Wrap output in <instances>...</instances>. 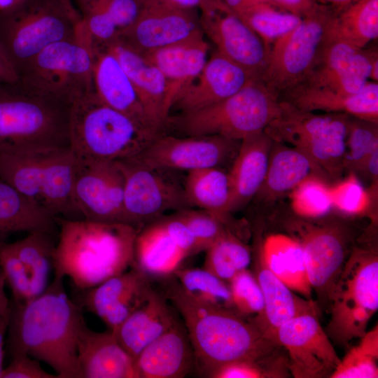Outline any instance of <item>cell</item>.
Masks as SVG:
<instances>
[{
    "label": "cell",
    "mask_w": 378,
    "mask_h": 378,
    "mask_svg": "<svg viewBox=\"0 0 378 378\" xmlns=\"http://www.w3.org/2000/svg\"><path fill=\"white\" fill-rule=\"evenodd\" d=\"M55 275L45 291L22 304L10 303L8 347L49 365L59 378H79L78 337L85 322L82 308Z\"/></svg>",
    "instance_id": "obj_1"
},
{
    "label": "cell",
    "mask_w": 378,
    "mask_h": 378,
    "mask_svg": "<svg viewBox=\"0 0 378 378\" xmlns=\"http://www.w3.org/2000/svg\"><path fill=\"white\" fill-rule=\"evenodd\" d=\"M163 293L183 318L195 366L201 374L209 377L218 367L233 361L258 363L273 350L276 342L255 324L234 312L195 300L174 276L164 284Z\"/></svg>",
    "instance_id": "obj_2"
},
{
    "label": "cell",
    "mask_w": 378,
    "mask_h": 378,
    "mask_svg": "<svg viewBox=\"0 0 378 378\" xmlns=\"http://www.w3.org/2000/svg\"><path fill=\"white\" fill-rule=\"evenodd\" d=\"M59 226L53 255L55 275L83 290L133 265L138 230L125 223L56 218Z\"/></svg>",
    "instance_id": "obj_3"
},
{
    "label": "cell",
    "mask_w": 378,
    "mask_h": 378,
    "mask_svg": "<svg viewBox=\"0 0 378 378\" xmlns=\"http://www.w3.org/2000/svg\"><path fill=\"white\" fill-rule=\"evenodd\" d=\"M70 104L0 83V150L69 147Z\"/></svg>",
    "instance_id": "obj_4"
},
{
    "label": "cell",
    "mask_w": 378,
    "mask_h": 378,
    "mask_svg": "<svg viewBox=\"0 0 378 378\" xmlns=\"http://www.w3.org/2000/svg\"><path fill=\"white\" fill-rule=\"evenodd\" d=\"M74 162L69 147L1 150L0 178L53 217L80 219L73 197Z\"/></svg>",
    "instance_id": "obj_5"
},
{
    "label": "cell",
    "mask_w": 378,
    "mask_h": 378,
    "mask_svg": "<svg viewBox=\"0 0 378 378\" xmlns=\"http://www.w3.org/2000/svg\"><path fill=\"white\" fill-rule=\"evenodd\" d=\"M158 135L105 104L94 90L71 106L69 148L77 158L106 161L130 158Z\"/></svg>",
    "instance_id": "obj_6"
},
{
    "label": "cell",
    "mask_w": 378,
    "mask_h": 378,
    "mask_svg": "<svg viewBox=\"0 0 378 378\" xmlns=\"http://www.w3.org/2000/svg\"><path fill=\"white\" fill-rule=\"evenodd\" d=\"M279 97L260 79H253L232 96L188 113L169 115L160 134L178 136L218 135L241 141L263 132L276 115Z\"/></svg>",
    "instance_id": "obj_7"
},
{
    "label": "cell",
    "mask_w": 378,
    "mask_h": 378,
    "mask_svg": "<svg viewBox=\"0 0 378 378\" xmlns=\"http://www.w3.org/2000/svg\"><path fill=\"white\" fill-rule=\"evenodd\" d=\"M81 13L74 0H27L0 12V44L19 70L48 46L80 40Z\"/></svg>",
    "instance_id": "obj_8"
},
{
    "label": "cell",
    "mask_w": 378,
    "mask_h": 378,
    "mask_svg": "<svg viewBox=\"0 0 378 378\" xmlns=\"http://www.w3.org/2000/svg\"><path fill=\"white\" fill-rule=\"evenodd\" d=\"M350 115L301 110L279 99L276 115L264 132L274 141L306 154L328 181L343 174V159Z\"/></svg>",
    "instance_id": "obj_9"
},
{
    "label": "cell",
    "mask_w": 378,
    "mask_h": 378,
    "mask_svg": "<svg viewBox=\"0 0 378 378\" xmlns=\"http://www.w3.org/2000/svg\"><path fill=\"white\" fill-rule=\"evenodd\" d=\"M92 45L80 40L52 43L18 71V83L40 95L71 105L93 90Z\"/></svg>",
    "instance_id": "obj_10"
},
{
    "label": "cell",
    "mask_w": 378,
    "mask_h": 378,
    "mask_svg": "<svg viewBox=\"0 0 378 378\" xmlns=\"http://www.w3.org/2000/svg\"><path fill=\"white\" fill-rule=\"evenodd\" d=\"M328 332L341 342L362 337L378 309L377 258L356 252L346 262L331 290Z\"/></svg>",
    "instance_id": "obj_11"
},
{
    "label": "cell",
    "mask_w": 378,
    "mask_h": 378,
    "mask_svg": "<svg viewBox=\"0 0 378 378\" xmlns=\"http://www.w3.org/2000/svg\"><path fill=\"white\" fill-rule=\"evenodd\" d=\"M335 9L321 4L272 46L261 76L277 97L298 85L313 66Z\"/></svg>",
    "instance_id": "obj_12"
},
{
    "label": "cell",
    "mask_w": 378,
    "mask_h": 378,
    "mask_svg": "<svg viewBox=\"0 0 378 378\" xmlns=\"http://www.w3.org/2000/svg\"><path fill=\"white\" fill-rule=\"evenodd\" d=\"M125 181L124 220L138 228L169 211L190 208L174 171L146 164L134 157L118 161Z\"/></svg>",
    "instance_id": "obj_13"
},
{
    "label": "cell",
    "mask_w": 378,
    "mask_h": 378,
    "mask_svg": "<svg viewBox=\"0 0 378 378\" xmlns=\"http://www.w3.org/2000/svg\"><path fill=\"white\" fill-rule=\"evenodd\" d=\"M74 158L73 197L83 218L125 223V181L118 161Z\"/></svg>",
    "instance_id": "obj_14"
},
{
    "label": "cell",
    "mask_w": 378,
    "mask_h": 378,
    "mask_svg": "<svg viewBox=\"0 0 378 378\" xmlns=\"http://www.w3.org/2000/svg\"><path fill=\"white\" fill-rule=\"evenodd\" d=\"M240 141L218 135L178 136L159 134L134 157L146 164L175 172L223 167L232 163Z\"/></svg>",
    "instance_id": "obj_15"
},
{
    "label": "cell",
    "mask_w": 378,
    "mask_h": 378,
    "mask_svg": "<svg viewBox=\"0 0 378 378\" xmlns=\"http://www.w3.org/2000/svg\"><path fill=\"white\" fill-rule=\"evenodd\" d=\"M200 9L201 27L216 51L260 79L270 53L262 39L221 0H209Z\"/></svg>",
    "instance_id": "obj_16"
},
{
    "label": "cell",
    "mask_w": 378,
    "mask_h": 378,
    "mask_svg": "<svg viewBox=\"0 0 378 378\" xmlns=\"http://www.w3.org/2000/svg\"><path fill=\"white\" fill-rule=\"evenodd\" d=\"M201 36L204 32L194 10L177 8L162 0H144L138 18L119 31L116 40L144 54Z\"/></svg>",
    "instance_id": "obj_17"
},
{
    "label": "cell",
    "mask_w": 378,
    "mask_h": 378,
    "mask_svg": "<svg viewBox=\"0 0 378 378\" xmlns=\"http://www.w3.org/2000/svg\"><path fill=\"white\" fill-rule=\"evenodd\" d=\"M275 342L286 349L288 367L295 378L326 376L341 360L314 312L303 313L281 326Z\"/></svg>",
    "instance_id": "obj_18"
},
{
    "label": "cell",
    "mask_w": 378,
    "mask_h": 378,
    "mask_svg": "<svg viewBox=\"0 0 378 378\" xmlns=\"http://www.w3.org/2000/svg\"><path fill=\"white\" fill-rule=\"evenodd\" d=\"M365 48L325 36L311 70L300 84L328 90L355 93L370 80ZM299 85V84H298Z\"/></svg>",
    "instance_id": "obj_19"
},
{
    "label": "cell",
    "mask_w": 378,
    "mask_h": 378,
    "mask_svg": "<svg viewBox=\"0 0 378 378\" xmlns=\"http://www.w3.org/2000/svg\"><path fill=\"white\" fill-rule=\"evenodd\" d=\"M151 286L149 277L134 265L99 285L81 290L77 303L93 313L114 331L146 299Z\"/></svg>",
    "instance_id": "obj_20"
},
{
    "label": "cell",
    "mask_w": 378,
    "mask_h": 378,
    "mask_svg": "<svg viewBox=\"0 0 378 378\" xmlns=\"http://www.w3.org/2000/svg\"><path fill=\"white\" fill-rule=\"evenodd\" d=\"M253 79L258 78L216 51L199 76L174 102L170 113L172 111L188 113L216 104L235 94Z\"/></svg>",
    "instance_id": "obj_21"
},
{
    "label": "cell",
    "mask_w": 378,
    "mask_h": 378,
    "mask_svg": "<svg viewBox=\"0 0 378 378\" xmlns=\"http://www.w3.org/2000/svg\"><path fill=\"white\" fill-rule=\"evenodd\" d=\"M299 217V216H298ZM293 223L300 243L312 287L327 286L340 268L344 256V237L336 226L312 223L299 217Z\"/></svg>",
    "instance_id": "obj_22"
},
{
    "label": "cell",
    "mask_w": 378,
    "mask_h": 378,
    "mask_svg": "<svg viewBox=\"0 0 378 378\" xmlns=\"http://www.w3.org/2000/svg\"><path fill=\"white\" fill-rule=\"evenodd\" d=\"M95 46L105 48L117 58L137 93L152 129L160 134L169 116L166 108L167 83L162 72L141 54L117 40Z\"/></svg>",
    "instance_id": "obj_23"
},
{
    "label": "cell",
    "mask_w": 378,
    "mask_h": 378,
    "mask_svg": "<svg viewBox=\"0 0 378 378\" xmlns=\"http://www.w3.org/2000/svg\"><path fill=\"white\" fill-rule=\"evenodd\" d=\"M194 351L186 330L177 321L146 346L134 360L136 378H181L195 368Z\"/></svg>",
    "instance_id": "obj_24"
},
{
    "label": "cell",
    "mask_w": 378,
    "mask_h": 378,
    "mask_svg": "<svg viewBox=\"0 0 378 378\" xmlns=\"http://www.w3.org/2000/svg\"><path fill=\"white\" fill-rule=\"evenodd\" d=\"M279 99L304 111L344 113L378 122V83L368 81L355 93H342L299 84L284 92Z\"/></svg>",
    "instance_id": "obj_25"
},
{
    "label": "cell",
    "mask_w": 378,
    "mask_h": 378,
    "mask_svg": "<svg viewBox=\"0 0 378 378\" xmlns=\"http://www.w3.org/2000/svg\"><path fill=\"white\" fill-rule=\"evenodd\" d=\"M209 48L204 36H201L141 54L158 68L165 78L169 115L174 102L202 72L208 60Z\"/></svg>",
    "instance_id": "obj_26"
},
{
    "label": "cell",
    "mask_w": 378,
    "mask_h": 378,
    "mask_svg": "<svg viewBox=\"0 0 378 378\" xmlns=\"http://www.w3.org/2000/svg\"><path fill=\"white\" fill-rule=\"evenodd\" d=\"M93 89L108 106L125 114L144 128L151 127L137 93L117 58L105 48L92 46Z\"/></svg>",
    "instance_id": "obj_27"
},
{
    "label": "cell",
    "mask_w": 378,
    "mask_h": 378,
    "mask_svg": "<svg viewBox=\"0 0 378 378\" xmlns=\"http://www.w3.org/2000/svg\"><path fill=\"white\" fill-rule=\"evenodd\" d=\"M79 378H136L134 360L108 330L99 332L85 322L78 337Z\"/></svg>",
    "instance_id": "obj_28"
},
{
    "label": "cell",
    "mask_w": 378,
    "mask_h": 378,
    "mask_svg": "<svg viewBox=\"0 0 378 378\" xmlns=\"http://www.w3.org/2000/svg\"><path fill=\"white\" fill-rule=\"evenodd\" d=\"M272 140L263 131L243 139L228 171L230 213L249 203L260 188L267 173Z\"/></svg>",
    "instance_id": "obj_29"
},
{
    "label": "cell",
    "mask_w": 378,
    "mask_h": 378,
    "mask_svg": "<svg viewBox=\"0 0 378 378\" xmlns=\"http://www.w3.org/2000/svg\"><path fill=\"white\" fill-rule=\"evenodd\" d=\"M168 302L163 292L151 287L144 303L112 331L133 360L178 321Z\"/></svg>",
    "instance_id": "obj_30"
},
{
    "label": "cell",
    "mask_w": 378,
    "mask_h": 378,
    "mask_svg": "<svg viewBox=\"0 0 378 378\" xmlns=\"http://www.w3.org/2000/svg\"><path fill=\"white\" fill-rule=\"evenodd\" d=\"M312 174L325 178L303 152L291 146L272 141L266 176L253 199L262 203L274 202L290 192Z\"/></svg>",
    "instance_id": "obj_31"
},
{
    "label": "cell",
    "mask_w": 378,
    "mask_h": 378,
    "mask_svg": "<svg viewBox=\"0 0 378 378\" xmlns=\"http://www.w3.org/2000/svg\"><path fill=\"white\" fill-rule=\"evenodd\" d=\"M186 258L184 252L167 234L159 218L138 230L132 265L148 277L166 278L173 275Z\"/></svg>",
    "instance_id": "obj_32"
},
{
    "label": "cell",
    "mask_w": 378,
    "mask_h": 378,
    "mask_svg": "<svg viewBox=\"0 0 378 378\" xmlns=\"http://www.w3.org/2000/svg\"><path fill=\"white\" fill-rule=\"evenodd\" d=\"M263 267L269 270L290 289L309 298V283L304 253L300 243L284 234L268 236L262 246Z\"/></svg>",
    "instance_id": "obj_33"
},
{
    "label": "cell",
    "mask_w": 378,
    "mask_h": 378,
    "mask_svg": "<svg viewBox=\"0 0 378 378\" xmlns=\"http://www.w3.org/2000/svg\"><path fill=\"white\" fill-rule=\"evenodd\" d=\"M55 218L0 178V236L16 232L53 234Z\"/></svg>",
    "instance_id": "obj_34"
},
{
    "label": "cell",
    "mask_w": 378,
    "mask_h": 378,
    "mask_svg": "<svg viewBox=\"0 0 378 378\" xmlns=\"http://www.w3.org/2000/svg\"><path fill=\"white\" fill-rule=\"evenodd\" d=\"M326 36L363 48L378 38V0H357L334 11Z\"/></svg>",
    "instance_id": "obj_35"
},
{
    "label": "cell",
    "mask_w": 378,
    "mask_h": 378,
    "mask_svg": "<svg viewBox=\"0 0 378 378\" xmlns=\"http://www.w3.org/2000/svg\"><path fill=\"white\" fill-rule=\"evenodd\" d=\"M257 281L264 299L262 321L268 324L267 336L274 342L281 326L300 314L314 312L312 303L298 298L291 289L265 267L259 272Z\"/></svg>",
    "instance_id": "obj_36"
},
{
    "label": "cell",
    "mask_w": 378,
    "mask_h": 378,
    "mask_svg": "<svg viewBox=\"0 0 378 378\" xmlns=\"http://www.w3.org/2000/svg\"><path fill=\"white\" fill-rule=\"evenodd\" d=\"M187 201L197 207L222 216H228L230 186L228 171L209 167L188 172L183 181Z\"/></svg>",
    "instance_id": "obj_37"
},
{
    "label": "cell",
    "mask_w": 378,
    "mask_h": 378,
    "mask_svg": "<svg viewBox=\"0 0 378 378\" xmlns=\"http://www.w3.org/2000/svg\"><path fill=\"white\" fill-rule=\"evenodd\" d=\"M52 235L42 231L31 232L24 238L9 243L27 272L32 300L42 294L49 285L55 248Z\"/></svg>",
    "instance_id": "obj_38"
},
{
    "label": "cell",
    "mask_w": 378,
    "mask_h": 378,
    "mask_svg": "<svg viewBox=\"0 0 378 378\" xmlns=\"http://www.w3.org/2000/svg\"><path fill=\"white\" fill-rule=\"evenodd\" d=\"M237 15L257 34L269 50L274 42L291 31L302 19L266 0L248 7Z\"/></svg>",
    "instance_id": "obj_39"
},
{
    "label": "cell",
    "mask_w": 378,
    "mask_h": 378,
    "mask_svg": "<svg viewBox=\"0 0 378 378\" xmlns=\"http://www.w3.org/2000/svg\"><path fill=\"white\" fill-rule=\"evenodd\" d=\"M173 276L183 290L195 300L235 312L229 286L206 269L178 267Z\"/></svg>",
    "instance_id": "obj_40"
},
{
    "label": "cell",
    "mask_w": 378,
    "mask_h": 378,
    "mask_svg": "<svg viewBox=\"0 0 378 378\" xmlns=\"http://www.w3.org/2000/svg\"><path fill=\"white\" fill-rule=\"evenodd\" d=\"M204 268L225 282H230L251 262L249 248L230 230L206 250Z\"/></svg>",
    "instance_id": "obj_41"
},
{
    "label": "cell",
    "mask_w": 378,
    "mask_h": 378,
    "mask_svg": "<svg viewBox=\"0 0 378 378\" xmlns=\"http://www.w3.org/2000/svg\"><path fill=\"white\" fill-rule=\"evenodd\" d=\"M378 148V122L350 116L343 159L344 171L363 174L372 153Z\"/></svg>",
    "instance_id": "obj_42"
},
{
    "label": "cell",
    "mask_w": 378,
    "mask_h": 378,
    "mask_svg": "<svg viewBox=\"0 0 378 378\" xmlns=\"http://www.w3.org/2000/svg\"><path fill=\"white\" fill-rule=\"evenodd\" d=\"M330 186L327 180L312 174L290 192V206L295 214L306 219L325 217L332 209Z\"/></svg>",
    "instance_id": "obj_43"
},
{
    "label": "cell",
    "mask_w": 378,
    "mask_h": 378,
    "mask_svg": "<svg viewBox=\"0 0 378 378\" xmlns=\"http://www.w3.org/2000/svg\"><path fill=\"white\" fill-rule=\"evenodd\" d=\"M331 373L332 378H377L378 368L377 328L365 332Z\"/></svg>",
    "instance_id": "obj_44"
},
{
    "label": "cell",
    "mask_w": 378,
    "mask_h": 378,
    "mask_svg": "<svg viewBox=\"0 0 378 378\" xmlns=\"http://www.w3.org/2000/svg\"><path fill=\"white\" fill-rule=\"evenodd\" d=\"M332 209L348 216L363 214L372 207L375 195L364 187L358 176L349 173L330 186Z\"/></svg>",
    "instance_id": "obj_45"
},
{
    "label": "cell",
    "mask_w": 378,
    "mask_h": 378,
    "mask_svg": "<svg viewBox=\"0 0 378 378\" xmlns=\"http://www.w3.org/2000/svg\"><path fill=\"white\" fill-rule=\"evenodd\" d=\"M184 221L197 242L200 252L206 251L228 230L225 226L227 216L191 208L176 211Z\"/></svg>",
    "instance_id": "obj_46"
},
{
    "label": "cell",
    "mask_w": 378,
    "mask_h": 378,
    "mask_svg": "<svg viewBox=\"0 0 378 378\" xmlns=\"http://www.w3.org/2000/svg\"><path fill=\"white\" fill-rule=\"evenodd\" d=\"M229 287L237 314H262L264 309L262 292L257 279L249 272L245 270L238 273L229 282Z\"/></svg>",
    "instance_id": "obj_47"
},
{
    "label": "cell",
    "mask_w": 378,
    "mask_h": 378,
    "mask_svg": "<svg viewBox=\"0 0 378 378\" xmlns=\"http://www.w3.org/2000/svg\"><path fill=\"white\" fill-rule=\"evenodd\" d=\"M0 269L9 286L14 304H22L32 300L30 284L24 267L10 244L0 242Z\"/></svg>",
    "instance_id": "obj_48"
},
{
    "label": "cell",
    "mask_w": 378,
    "mask_h": 378,
    "mask_svg": "<svg viewBox=\"0 0 378 378\" xmlns=\"http://www.w3.org/2000/svg\"><path fill=\"white\" fill-rule=\"evenodd\" d=\"M109 15L118 31L132 24L138 18L144 0H96Z\"/></svg>",
    "instance_id": "obj_49"
},
{
    "label": "cell",
    "mask_w": 378,
    "mask_h": 378,
    "mask_svg": "<svg viewBox=\"0 0 378 378\" xmlns=\"http://www.w3.org/2000/svg\"><path fill=\"white\" fill-rule=\"evenodd\" d=\"M159 219L167 234L184 252L186 258L200 252L196 239L176 213Z\"/></svg>",
    "instance_id": "obj_50"
},
{
    "label": "cell",
    "mask_w": 378,
    "mask_h": 378,
    "mask_svg": "<svg viewBox=\"0 0 378 378\" xmlns=\"http://www.w3.org/2000/svg\"><path fill=\"white\" fill-rule=\"evenodd\" d=\"M57 375L44 370L40 361L22 354L12 356L10 364L5 368L1 378H55Z\"/></svg>",
    "instance_id": "obj_51"
},
{
    "label": "cell",
    "mask_w": 378,
    "mask_h": 378,
    "mask_svg": "<svg viewBox=\"0 0 378 378\" xmlns=\"http://www.w3.org/2000/svg\"><path fill=\"white\" fill-rule=\"evenodd\" d=\"M266 373L258 363L247 360L233 361L214 370L208 377L212 378H260Z\"/></svg>",
    "instance_id": "obj_52"
},
{
    "label": "cell",
    "mask_w": 378,
    "mask_h": 378,
    "mask_svg": "<svg viewBox=\"0 0 378 378\" xmlns=\"http://www.w3.org/2000/svg\"><path fill=\"white\" fill-rule=\"evenodd\" d=\"M273 6L300 18L309 15L321 5L316 0H266Z\"/></svg>",
    "instance_id": "obj_53"
},
{
    "label": "cell",
    "mask_w": 378,
    "mask_h": 378,
    "mask_svg": "<svg viewBox=\"0 0 378 378\" xmlns=\"http://www.w3.org/2000/svg\"><path fill=\"white\" fill-rule=\"evenodd\" d=\"M18 80V71L0 44V83H15Z\"/></svg>",
    "instance_id": "obj_54"
},
{
    "label": "cell",
    "mask_w": 378,
    "mask_h": 378,
    "mask_svg": "<svg viewBox=\"0 0 378 378\" xmlns=\"http://www.w3.org/2000/svg\"><path fill=\"white\" fill-rule=\"evenodd\" d=\"M6 281L0 269V323L8 321L10 313V302L5 291Z\"/></svg>",
    "instance_id": "obj_55"
},
{
    "label": "cell",
    "mask_w": 378,
    "mask_h": 378,
    "mask_svg": "<svg viewBox=\"0 0 378 378\" xmlns=\"http://www.w3.org/2000/svg\"><path fill=\"white\" fill-rule=\"evenodd\" d=\"M370 66V80L378 83V50L373 46L365 48Z\"/></svg>",
    "instance_id": "obj_56"
},
{
    "label": "cell",
    "mask_w": 378,
    "mask_h": 378,
    "mask_svg": "<svg viewBox=\"0 0 378 378\" xmlns=\"http://www.w3.org/2000/svg\"><path fill=\"white\" fill-rule=\"evenodd\" d=\"M232 12L238 15L248 7L262 0H221Z\"/></svg>",
    "instance_id": "obj_57"
},
{
    "label": "cell",
    "mask_w": 378,
    "mask_h": 378,
    "mask_svg": "<svg viewBox=\"0 0 378 378\" xmlns=\"http://www.w3.org/2000/svg\"><path fill=\"white\" fill-rule=\"evenodd\" d=\"M172 6L186 10L200 8L208 0H162Z\"/></svg>",
    "instance_id": "obj_58"
},
{
    "label": "cell",
    "mask_w": 378,
    "mask_h": 378,
    "mask_svg": "<svg viewBox=\"0 0 378 378\" xmlns=\"http://www.w3.org/2000/svg\"><path fill=\"white\" fill-rule=\"evenodd\" d=\"M8 321H5L0 323V378L1 377V374L4 370V338L5 335L8 330Z\"/></svg>",
    "instance_id": "obj_59"
},
{
    "label": "cell",
    "mask_w": 378,
    "mask_h": 378,
    "mask_svg": "<svg viewBox=\"0 0 378 378\" xmlns=\"http://www.w3.org/2000/svg\"><path fill=\"white\" fill-rule=\"evenodd\" d=\"M318 3L328 6L335 10H340L357 0H316Z\"/></svg>",
    "instance_id": "obj_60"
},
{
    "label": "cell",
    "mask_w": 378,
    "mask_h": 378,
    "mask_svg": "<svg viewBox=\"0 0 378 378\" xmlns=\"http://www.w3.org/2000/svg\"><path fill=\"white\" fill-rule=\"evenodd\" d=\"M27 0H0V12L10 10Z\"/></svg>",
    "instance_id": "obj_61"
},
{
    "label": "cell",
    "mask_w": 378,
    "mask_h": 378,
    "mask_svg": "<svg viewBox=\"0 0 378 378\" xmlns=\"http://www.w3.org/2000/svg\"><path fill=\"white\" fill-rule=\"evenodd\" d=\"M88 1H89V0H74V1H75L77 6L85 3Z\"/></svg>",
    "instance_id": "obj_62"
}]
</instances>
